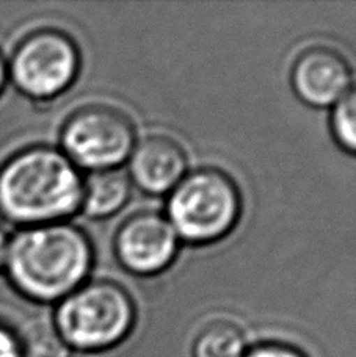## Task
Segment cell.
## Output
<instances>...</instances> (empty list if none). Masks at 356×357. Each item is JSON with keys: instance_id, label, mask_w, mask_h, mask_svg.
Listing matches in <instances>:
<instances>
[{"instance_id": "52a82bcc", "label": "cell", "mask_w": 356, "mask_h": 357, "mask_svg": "<svg viewBox=\"0 0 356 357\" xmlns=\"http://www.w3.org/2000/svg\"><path fill=\"white\" fill-rule=\"evenodd\" d=\"M177 237L167 216L140 212L127 218L115 237V254L127 271L137 276H154L173 264Z\"/></svg>"}, {"instance_id": "3957f363", "label": "cell", "mask_w": 356, "mask_h": 357, "mask_svg": "<svg viewBox=\"0 0 356 357\" xmlns=\"http://www.w3.org/2000/svg\"><path fill=\"white\" fill-rule=\"evenodd\" d=\"M135 320V304L124 287L101 279L61 299L54 326L71 351L99 353L119 345Z\"/></svg>"}, {"instance_id": "8fae6325", "label": "cell", "mask_w": 356, "mask_h": 357, "mask_svg": "<svg viewBox=\"0 0 356 357\" xmlns=\"http://www.w3.org/2000/svg\"><path fill=\"white\" fill-rule=\"evenodd\" d=\"M246 351L242 329L226 320L209 323L193 342V357H245Z\"/></svg>"}, {"instance_id": "7a4b0ae2", "label": "cell", "mask_w": 356, "mask_h": 357, "mask_svg": "<svg viewBox=\"0 0 356 357\" xmlns=\"http://www.w3.org/2000/svg\"><path fill=\"white\" fill-rule=\"evenodd\" d=\"M93 246L69 222L22 227L10 238L5 271L11 285L35 303H55L85 284Z\"/></svg>"}, {"instance_id": "5b68a950", "label": "cell", "mask_w": 356, "mask_h": 357, "mask_svg": "<svg viewBox=\"0 0 356 357\" xmlns=\"http://www.w3.org/2000/svg\"><path fill=\"white\" fill-rule=\"evenodd\" d=\"M80 69L74 40L55 29L36 30L17 44L8 61V80L34 100L54 99L71 86Z\"/></svg>"}, {"instance_id": "9a60e30c", "label": "cell", "mask_w": 356, "mask_h": 357, "mask_svg": "<svg viewBox=\"0 0 356 357\" xmlns=\"http://www.w3.org/2000/svg\"><path fill=\"white\" fill-rule=\"evenodd\" d=\"M0 357H22L19 333L0 323Z\"/></svg>"}, {"instance_id": "7c38bea8", "label": "cell", "mask_w": 356, "mask_h": 357, "mask_svg": "<svg viewBox=\"0 0 356 357\" xmlns=\"http://www.w3.org/2000/svg\"><path fill=\"white\" fill-rule=\"evenodd\" d=\"M22 357H71V348L61 339L54 323L34 321L19 333Z\"/></svg>"}, {"instance_id": "9c48e42d", "label": "cell", "mask_w": 356, "mask_h": 357, "mask_svg": "<svg viewBox=\"0 0 356 357\" xmlns=\"http://www.w3.org/2000/svg\"><path fill=\"white\" fill-rule=\"evenodd\" d=\"M187 155L182 146L163 135L146 137L133 146L129 155V174L138 188L151 195L173 190L186 176Z\"/></svg>"}, {"instance_id": "277c9868", "label": "cell", "mask_w": 356, "mask_h": 357, "mask_svg": "<svg viewBox=\"0 0 356 357\" xmlns=\"http://www.w3.org/2000/svg\"><path fill=\"white\" fill-rule=\"evenodd\" d=\"M242 197L237 183L217 168L186 174L171 190L167 218L187 243L207 245L230 234L239 222Z\"/></svg>"}, {"instance_id": "30bf717a", "label": "cell", "mask_w": 356, "mask_h": 357, "mask_svg": "<svg viewBox=\"0 0 356 357\" xmlns=\"http://www.w3.org/2000/svg\"><path fill=\"white\" fill-rule=\"evenodd\" d=\"M131 196V181L119 169L93 171L84 178L82 210L90 218H107L118 213Z\"/></svg>"}, {"instance_id": "ba28073f", "label": "cell", "mask_w": 356, "mask_h": 357, "mask_svg": "<svg viewBox=\"0 0 356 357\" xmlns=\"http://www.w3.org/2000/svg\"><path fill=\"white\" fill-rule=\"evenodd\" d=\"M350 66L339 50L316 46L298 55L292 68V86L304 104L334 105L350 88Z\"/></svg>"}, {"instance_id": "8992f818", "label": "cell", "mask_w": 356, "mask_h": 357, "mask_svg": "<svg viewBox=\"0 0 356 357\" xmlns=\"http://www.w3.org/2000/svg\"><path fill=\"white\" fill-rule=\"evenodd\" d=\"M60 139L61 151L79 169H117L135 146V127L119 108L93 104L66 119Z\"/></svg>"}, {"instance_id": "5bb4252c", "label": "cell", "mask_w": 356, "mask_h": 357, "mask_svg": "<svg viewBox=\"0 0 356 357\" xmlns=\"http://www.w3.org/2000/svg\"><path fill=\"white\" fill-rule=\"evenodd\" d=\"M245 357H306L300 349L279 342H265L250 348Z\"/></svg>"}, {"instance_id": "6da1fadb", "label": "cell", "mask_w": 356, "mask_h": 357, "mask_svg": "<svg viewBox=\"0 0 356 357\" xmlns=\"http://www.w3.org/2000/svg\"><path fill=\"white\" fill-rule=\"evenodd\" d=\"M84 178L61 149L25 148L0 167V215L21 227L63 222L82 207Z\"/></svg>"}, {"instance_id": "e0dca14e", "label": "cell", "mask_w": 356, "mask_h": 357, "mask_svg": "<svg viewBox=\"0 0 356 357\" xmlns=\"http://www.w3.org/2000/svg\"><path fill=\"white\" fill-rule=\"evenodd\" d=\"M6 82H8V63L5 61L3 55L0 54V94L3 93Z\"/></svg>"}, {"instance_id": "4fadbf2b", "label": "cell", "mask_w": 356, "mask_h": 357, "mask_svg": "<svg viewBox=\"0 0 356 357\" xmlns=\"http://www.w3.org/2000/svg\"><path fill=\"white\" fill-rule=\"evenodd\" d=\"M332 130L341 148L356 155V85L334 104Z\"/></svg>"}, {"instance_id": "2e32d148", "label": "cell", "mask_w": 356, "mask_h": 357, "mask_svg": "<svg viewBox=\"0 0 356 357\" xmlns=\"http://www.w3.org/2000/svg\"><path fill=\"white\" fill-rule=\"evenodd\" d=\"M10 235L6 234L5 229L0 226V271L5 270L6 259H8V250H10Z\"/></svg>"}]
</instances>
